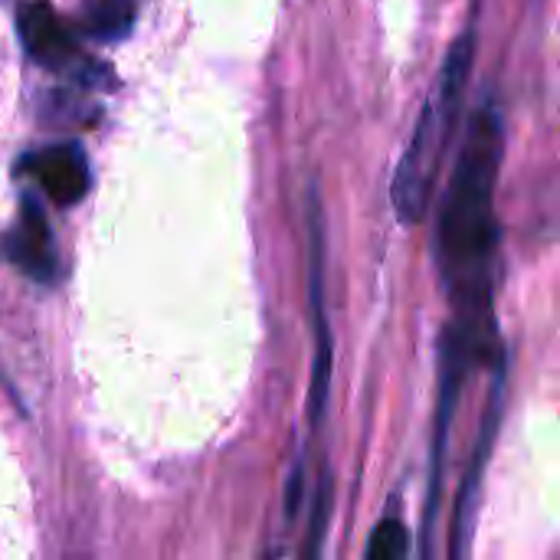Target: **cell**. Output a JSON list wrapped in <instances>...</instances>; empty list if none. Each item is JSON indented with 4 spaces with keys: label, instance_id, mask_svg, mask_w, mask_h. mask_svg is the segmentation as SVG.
Masks as SVG:
<instances>
[{
    "label": "cell",
    "instance_id": "cell-1",
    "mask_svg": "<svg viewBox=\"0 0 560 560\" xmlns=\"http://www.w3.org/2000/svg\"><path fill=\"white\" fill-rule=\"evenodd\" d=\"M505 121L492 98H486L466 125L459 158L436 220V269L450 292L453 322L466 331L482 358L502 354L492 312V266L499 246L495 223V180L502 171Z\"/></svg>",
    "mask_w": 560,
    "mask_h": 560
},
{
    "label": "cell",
    "instance_id": "cell-2",
    "mask_svg": "<svg viewBox=\"0 0 560 560\" xmlns=\"http://www.w3.org/2000/svg\"><path fill=\"white\" fill-rule=\"evenodd\" d=\"M472 59H476V30H466L446 52V62L436 75L433 92L423 102V112L417 118L413 138L397 164L394 174V210L400 223H420L430 210V197L440 177V167L450 154L453 135H456V121H459V108L466 98V85H469V72H472Z\"/></svg>",
    "mask_w": 560,
    "mask_h": 560
},
{
    "label": "cell",
    "instance_id": "cell-3",
    "mask_svg": "<svg viewBox=\"0 0 560 560\" xmlns=\"http://www.w3.org/2000/svg\"><path fill=\"white\" fill-rule=\"evenodd\" d=\"M486 361L476 341L459 331L456 325H446L440 341V387H436V417H433V453H430V492L423 509V535H420V558L433 555V532H436V512H440V492H443V463H446V440L450 423L463 394V384L472 371V364Z\"/></svg>",
    "mask_w": 560,
    "mask_h": 560
},
{
    "label": "cell",
    "instance_id": "cell-4",
    "mask_svg": "<svg viewBox=\"0 0 560 560\" xmlns=\"http://www.w3.org/2000/svg\"><path fill=\"white\" fill-rule=\"evenodd\" d=\"M308 243H312L308 295H312V322H315V368H312V390H308V417L312 427H318L331 390V331L325 315V217L315 190L308 197Z\"/></svg>",
    "mask_w": 560,
    "mask_h": 560
},
{
    "label": "cell",
    "instance_id": "cell-5",
    "mask_svg": "<svg viewBox=\"0 0 560 560\" xmlns=\"http://www.w3.org/2000/svg\"><path fill=\"white\" fill-rule=\"evenodd\" d=\"M502 387H505V368L495 364V384H492V394H489V413H486V420L479 427V440H476L466 479H463L459 495H456L446 560H469L472 528H476V509H479V489H482V476H486V466H489V456H492V443H495L499 423H502Z\"/></svg>",
    "mask_w": 560,
    "mask_h": 560
},
{
    "label": "cell",
    "instance_id": "cell-6",
    "mask_svg": "<svg viewBox=\"0 0 560 560\" xmlns=\"http://www.w3.org/2000/svg\"><path fill=\"white\" fill-rule=\"evenodd\" d=\"M0 253L30 279L52 282L56 279V249H52V230L46 223L43 207L33 197H23L20 220L13 230L0 240Z\"/></svg>",
    "mask_w": 560,
    "mask_h": 560
},
{
    "label": "cell",
    "instance_id": "cell-7",
    "mask_svg": "<svg viewBox=\"0 0 560 560\" xmlns=\"http://www.w3.org/2000/svg\"><path fill=\"white\" fill-rule=\"evenodd\" d=\"M39 187L43 194L56 203V207H72L85 197L89 190V161L82 154L79 144L66 141V144H52V148H43L30 158H23L20 164Z\"/></svg>",
    "mask_w": 560,
    "mask_h": 560
},
{
    "label": "cell",
    "instance_id": "cell-8",
    "mask_svg": "<svg viewBox=\"0 0 560 560\" xmlns=\"http://www.w3.org/2000/svg\"><path fill=\"white\" fill-rule=\"evenodd\" d=\"M16 30H20V39H23L30 59L39 62L43 69H72L75 66V59H79L75 39L49 3L33 0L26 7H20Z\"/></svg>",
    "mask_w": 560,
    "mask_h": 560
},
{
    "label": "cell",
    "instance_id": "cell-9",
    "mask_svg": "<svg viewBox=\"0 0 560 560\" xmlns=\"http://www.w3.org/2000/svg\"><path fill=\"white\" fill-rule=\"evenodd\" d=\"M135 23V0H85L82 7V30L92 39L118 43L131 33Z\"/></svg>",
    "mask_w": 560,
    "mask_h": 560
},
{
    "label": "cell",
    "instance_id": "cell-10",
    "mask_svg": "<svg viewBox=\"0 0 560 560\" xmlns=\"http://www.w3.org/2000/svg\"><path fill=\"white\" fill-rule=\"evenodd\" d=\"M407 555H410V532L400 518L387 515L374 528L364 560H407Z\"/></svg>",
    "mask_w": 560,
    "mask_h": 560
},
{
    "label": "cell",
    "instance_id": "cell-11",
    "mask_svg": "<svg viewBox=\"0 0 560 560\" xmlns=\"http://www.w3.org/2000/svg\"><path fill=\"white\" fill-rule=\"evenodd\" d=\"M328 515H331V479H322L315 505H312V522H308V535L302 545V558L299 560H318L322 558V545H325V528H328Z\"/></svg>",
    "mask_w": 560,
    "mask_h": 560
}]
</instances>
